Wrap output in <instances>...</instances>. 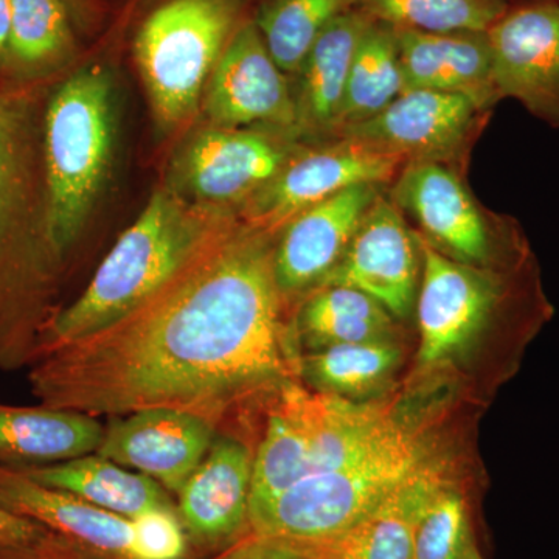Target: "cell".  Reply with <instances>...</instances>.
<instances>
[{
	"label": "cell",
	"mask_w": 559,
	"mask_h": 559,
	"mask_svg": "<svg viewBox=\"0 0 559 559\" xmlns=\"http://www.w3.org/2000/svg\"><path fill=\"white\" fill-rule=\"evenodd\" d=\"M212 444L210 419L194 412L153 407L124 415L108 429L97 455L134 468L178 491Z\"/></svg>",
	"instance_id": "15"
},
{
	"label": "cell",
	"mask_w": 559,
	"mask_h": 559,
	"mask_svg": "<svg viewBox=\"0 0 559 559\" xmlns=\"http://www.w3.org/2000/svg\"><path fill=\"white\" fill-rule=\"evenodd\" d=\"M510 3H513V2H525V0H509Z\"/></svg>",
	"instance_id": "36"
},
{
	"label": "cell",
	"mask_w": 559,
	"mask_h": 559,
	"mask_svg": "<svg viewBox=\"0 0 559 559\" xmlns=\"http://www.w3.org/2000/svg\"><path fill=\"white\" fill-rule=\"evenodd\" d=\"M79 28L61 0H11V28L2 79L39 83L79 66Z\"/></svg>",
	"instance_id": "22"
},
{
	"label": "cell",
	"mask_w": 559,
	"mask_h": 559,
	"mask_svg": "<svg viewBox=\"0 0 559 559\" xmlns=\"http://www.w3.org/2000/svg\"><path fill=\"white\" fill-rule=\"evenodd\" d=\"M441 479L439 469L423 463L344 535L316 546H293L307 559H415V522Z\"/></svg>",
	"instance_id": "21"
},
{
	"label": "cell",
	"mask_w": 559,
	"mask_h": 559,
	"mask_svg": "<svg viewBox=\"0 0 559 559\" xmlns=\"http://www.w3.org/2000/svg\"><path fill=\"white\" fill-rule=\"evenodd\" d=\"M509 0H356L371 21L419 32H487Z\"/></svg>",
	"instance_id": "29"
},
{
	"label": "cell",
	"mask_w": 559,
	"mask_h": 559,
	"mask_svg": "<svg viewBox=\"0 0 559 559\" xmlns=\"http://www.w3.org/2000/svg\"><path fill=\"white\" fill-rule=\"evenodd\" d=\"M393 316L369 294L325 285L301 308L299 325L314 349L359 342L393 341Z\"/></svg>",
	"instance_id": "26"
},
{
	"label": "cell",
	"mask_w": 559,
	"mask_h": 559,
	"mask_svg": "<svg viewBox=\"0 0 559 559\" xmlns=\"http://www.w3.org/2000/svg\"><path fill=\"white\" fill-rule=\"evenodd\" d=\"M406 162L352 139L305 145L240 210L246 226L277 235L294 216L349 187L393 182Z\"/></svg>",
	"instance_id": "10"
},
{
	"label": "cell",
	"mask_w": 559,
	"mask_h": 559,
	"mask_svg": "<svg viewBox=\"0 0 559 559\" xmlns=\"http://www.w3.org/2000/svg\"><path fill=\"white\" fill-rule=\"evenodd\" d=\"M49 538L44 525L0 507V550H39Z\"/></svg>",
	"instance_id": "32"
},
{
	"label": "cell",
	"mask_w": 559,
	"mask_h": 559,
	"mask_svg": "<svg viewBox=\"0 0 559 559\" xmlns=\"http://www.w3.org/2000/svg\"><path fill=\"white\" fill-rule=\"evenodd\" d=\"M304 146L275 128H197L173 153L165 189L189 204L238 215Z\"/></svg>",
	"instance_id": "7"
},
{
	"label": "cell",
	"mask_w": 559,
	"mask_h": 559,
	"mask_svg": "<svg viewBox=\"0 0 559 559\" xmlns=\"http://www.w3.org/2000/svg\"><path fill=\"white\" fill-rule=\"evenodd\" d=\"M381 186L349 187L304 210L280 230L274 272L283 296L322 285L337 266Z\"/></svg>",
	"instance_id": "16"
},
{
	"label": "cell",
	"mask_w": 559,
	"mask_h": 559,
	"mask_svg": "<svg viewBox=\"0 0 559 559\" xmlns=\"http://www.w3.org/2000/svg\"><path fill=\"white\" fill-rule=\"evenodd\" d=\"M370 17L349 10L331 22L290 76L296 135L304 145H322L336 138L349 66Z\"/></svg>",
	"instance_id": "18"
},
{
	"label": "cell",
	"mask_w": 559,
	"mask_h": 559,
	"mask_svg": "<svg viewBox=\"0 0 559 559\" xmlns=\"http://www.w3.org/2000/svg\"><path fill=\"white\" fill-rule=\"evenodd\" d=\"M116 73L80 62L51 92L43 121L44 242L61 259L100 200L117 139Z\"/></svg>",
	"instance_id": "3"
},
{
	"label": "cell",
	"mask_w": 559,
	"mask_h": 559,
	"mask_svg": "<svg viewBox=\"0 0 559 559\" xmlns=\"http://www.w3.org/2000/svg\"><path fill=\"white\" fill-rule=\"evenodd\" d=\"M355 3L356 0H257L252 20L271 57L290 79L331 22L355 10Z\"/></svg>",
	"instance_id": "27"
},
{
	"label": "cell",
	"mask_w": 559,
	"mask_h": 559,
	"mask_svg": "<svg viewBox=\"0 0 559 559\" xmlns=\"http://www.w3.org/2000/svg\"><path fill=\"white\" fill-rule=\"evenodd\" d=\"M474 544L468 500L443 477L415 522V559H463Z\"/></svg>",
	"instance_id": "30"
},
{
	"label": "cell",
	"mask_w": 559,
	"mask_h": 559,
	"mask_svg": "<svg viewBox=\"0 0 559 559\" xmlns=\"http://www.w3.org/2000/svg\"><path fill=\"white\" fill-rule=\"evenodd\" d=\"M31 102L0 95V329L27 293L44 242V176ZM2 341V334H0ZM2 344V342H0Z\"/></svg>",
	"instance_id": "9"
},
{
	"label": "cell",
	"mask_w": 559,
	"mask_h": 559,
	"mask_svg": "<svg viewBox=\"0 0 559 559\" xmlns=\"http://www.w3.org/2000/svg\"><path fill=\"white\" fill-rule=\"evenodd\" d=\"M390 200L417 221L432 248L460 263L491 270L528 259L514 224L488 219L450 165L409 162L393 180Z\"/></svg>",
	"instance_id": "8"
},
{
	"label": "cell",
	"mask_w": 559,
	"mask_h": 559,
	"mask_svg": "<svg viewBox=\"0 0 559 559\" xmlns=\"http://www.w3.org/2000/svg\"><path fill=\"white\" fill-rule=\"evenodd\" d=\"M425 462L412 430L396 421L369 450L314 474L249 511L255 536L316 546L355 527Z\"/></svg>",
	"instance_id": "5"
},
{
	"label": "cell",
	"mask_w": 559,
	"mask_h": 559,
	"mask_svg": "<svg viewBox=\"0 0 559 559\" xmlns=\"http://www.w3.org/2000/svg\"><path fill=\"white\" fill-rule=\"evenodd\" d=\"M463 559H485V558L481 557V554H480L479 547H477V544H474V546L471 547V549L468 551H466V555H465V557H463Z\"/></svg>",
	"instance_id": "35"
},
{
	"label": "cell",
	"mask_w": 559,
	"mask_h": 559,
	"mask_svg": "<svg viewBox=\"0 0 559 559\" xmlns=\"http://www.w3.org/2000/svg\"><path fill=\"white\" fill-rule=\"evenodd\" d=\"M400 360L393 341L359 342L316 349L304 360V371L319 392L355 401L382 388Z\"/></svg>",
	"instance_id": "28"
},
{
	"label": "cell",
	"mask_w": 559,
	"mask_h": 559,
	"mask_svg": "<svg viewBox=\"0 0 559 559\" xmlns=\"http://www.w3.org/2000/svg\"><path fill=\"white\" fill-rule=\"evenodd\" d=\"M131 524V559H180L186 554V536L168 507L145 511Z\"/></svg>",
	"instance_id": "31"
},
{
	"label": "cell",
	"mask_w": 559,
	"mask_h": 559,
	"mask_svg": "<svg viewBox=\"0 0 559 559\" xmlns=\"http://www.w3.org/2000/svg\"><path fill=\"white\" fill-rule=\"evenodd\" d=\"M481 114L462 95L447 92L403 91L373 119L342 131L337 139L366 143L382 153L409 162L460 159L481 123Z\"/></svg>",
	"instance_id": "14"
},
{
	"label": "cell",
	"mask_w": 559,
	"mask_h": 559,
	"mask_svg": "<svg viewBox=\"0 0 559 559\" xmlns=\"http://www.w3.org/2000/svg\"><path fill=\"white\" fill-rule=\"evenodd\" d=\"M105 428L92 415L0 404V463L14 468L83 457L100 448Z\"/></svg>",
	"instance_id": "23"
},
{
	"label": "cell",
	"mask_w": 559,
	"mask_h": 559,
	"mask_svg": "<svg viewBox=\"0 0 559 559\" xmlns=\"http://www.w3.org/2000/svg\"><path fill=\"white\" fill-rule=\"evenodd\" d=\"M72 16L73 24L83 38H94L105 31L108 21L112 20V7L108 0H61Z\"/></svg>",
	"instance_id": "33"
},
{
	"label": "cell",
	"mask_w": 559,
	"mask_h": 559,
	"mask_svg": "<svg viewBox=\"0 0 559 559\" xmlns=\"http://www.w3.org/2000/svg\"><path fill=\"white\" fill-rule=\"evenodd\" d=\"M419 260L417 235L412 234L392 200L380 193L360 221L344 257L320 286L362 290L393 318L404 319L417 305Z\"/></svg>",
	"instance_id": "13"
},
{
	"label": "cell",
	"mask_w": 559,
	"mask_h": 559,
	"mask_svg": "<svg viewBox=\"0 0 559 559\" xmlns=\"http://www.w3.org/2000/svg\"><path fill=\"white\" fill-rule=\"evenodd\" d=\"M403 92L399 40L392 25L371 21L349 66L347 87L337 119L342 131L373 119Z\"/></svg>",
	"instance_id": "25"
},
{
	"label": "cell",
	"mask_w": 559,
	"mask_h": 559,
	"mask_svg": "<svg viewBox=\"0 0 559 559\" xmlns=\"http://www.w3.org/2000/svg\"><path fill=\"white\" fill-rule=\"evenodd\" d=\"M257 0H159L139 17L131 55L162 134L193 119L213 70Z\"/></svg>",
	"instance_id": "4"
},
{
	"label": "cell",
	"mask_w": 559,
	"mask_h": 559,
	"mask_svg": "<svg viewBox=\"0 0 559 559\" xmlns=\"http://www.w3.org/2000/svg\"><path fill=\"white\" fill-rule=\"evenodd\" d=\"M395 32L403 91L462 95L480 112H488L502 100L496 86L487 32Z\"/></svg>",
	"instance_id": "17"
},
{
	"label": "cell",
	"mask_w": 559,
	"mask_h": 559,
	"mask_svg": "<svg viewBox=\"0 0 559 559\" xmlns=\"http://www.w3.org/2000/svg\"><path fill=\"white\" fill-rule=\"evenodd\" d=\"M417 240L423 272L417 296L421 366H439L462 355L503 316L549 310L528 259L509 272L484 270L443 255L425 238Z\"/></svg>",
	"instance_id": "6"
},
{
	"label": "cell",
	"mask_w": 559,
	"mask_h": 559,
	"mask_svg": "<svg viewBox=\"0 0 559 559\" xmlns=\"http://www.w3.org/2000/svg\"><path fill=\"white\" fill-rule=\"evenodd\" d=\"M0 507L79 540L92 549L131 559L132 524L61 489L46 487L0 463Z\"/></svg>",
	"instance_id": "19"
},
{
	"label": "cell",
	"mask_w": 559,
	"mask_h": 559,
	"mask_svg": "<svg viewBox=\"0 0 559 559\" xmlns=\"http://www.w3.org/2000/svg\"><path fill=\"white\" fill-rule=\"evenodd\" d=\"M201 106L213 127H266L296 135L290 79L271 57L252 17L224 50Z\"/></svg>",
	"instance_id": "12"
},
{
	"label": "cell",
	"mask_w": 559,
	"mask_h": 559,
	"mask_svg": "<svg viewBox=\"0 0 559 559\" xmlns=\"http://www.w3.org/2000/svg\"><path fill=\"white\" fill-rule=\"evenodd\" d=\"M226 210L154 191L139 218L120 235L86 290L55 314L39 336L35 356L86 340L128 318L182 274L237 223Z\"/></svg>",
	"instance_id": "2"
},
{
	"label": "cell",
	"mask_w": 559,
	"mask_h": 559,
	"mask_svg": "<svg viewBox=\"0 0 559 559\" xmlns=\"http://www.w3.org/2000/svg\"><path fill=\"white\" fill-rule=\"evenodd\" d=\"M17 469L38 484L70 492L128 520L148 510L168 507L167 496L156 480L145 474L130 473L100 455H83L53 465Z\"/></svg>",
	"instance_id": "24"
},
{
	"label": "cell",
	"mask_w": 559,
	"mask_h": 559,
	"mask_svg": "<svg viewBox=\"0 0 559 559\" xmlns=\"http://www.w3.org/2000/svg\"><path fill=\"white\" fill-rule=\"evenodd\" d=\"M275 234L235 224L128 318L39 355L44 406L92 415L170 407L209 418L289 373Z\"/></svg>",
	"instance_id": "1"
},
{
	"label": "cell",
	"mask_w": 559,
	"mask_h": 559,
	"mask_svg": "<svg viewBox=\"0 0 559 559\" xmlns=\"http://www.w3.org/2000/svg\"><path fill=\"white\" fill-rule=\"evenodd\" d=\"M11 28V0H0V73L5 61L7 44Z\"/></svg>",
	"instance_id": "34"
},
{
	"label": "cell",
	"mask_w": 559,
	"mask_h": 559,
	"mask_svg": "<svg viewBox=\"0 0 559 559\" xmlns=\"http://www.w3.org/2000/svg\"><path fill=\"white\" fill-rule=\"evenodd\" d=\"M253 460L235 440H218L179 489L187 527L201 538L234 535L249 521Z\"/></svg>",
	"instance_id": "20"
},
{
	"label": "cell",
	"mask_w": 559,
	"mask_h": 559,
	"mask_svg": "<svg viewBox=\"0 0 559 559\" xmlns=\"http://www.w3.org/2000/svg\"><path fill=\"white\" fill-rule=\"evenodd\" d=\"M500 98L559 128V0H525L488 28Z\"/></svg>",
	"instance_id": "11"
}]
</instances>
